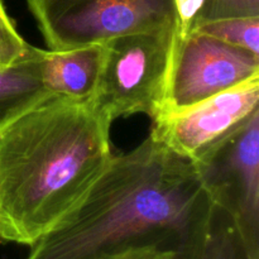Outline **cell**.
Masks as SVG:
<instances>
[{"label":"cell","instance_id":"11","mask_svg":"<svg viewBox=\"0 0 259 259\" xmlns=\"http://www.w3.org/2000/svg\"><path fill=\"white\" fill-rule=\"evenodd\" d=\"M194 30L259 56V17L210 20L195 27Z\"/></svg>","mask_w":259,"mask_h":259},{"label":"cell","instance_id":"10","mask_svg":"<svg viewBox=\"0 0 259 259\" xmlns=\"http://www.w3.org/2000/svg\"><path fill=\"white\" fill-rule=\"evenodd\" d=\"M192 259H259L248 247L233 218L211 202Z\"/></svg>","mask_w":259,"mask_h":259},{"label":"cell","instance_id":"6","mask_svg":"<svg viewBox=\"0 0 259 259\" xmlns=\"http://www.w3.org/2000/svg\"><path fill=\"white\" fill-rule=\"evenodd\" d=\"M257 76L258 55L192 30L177 40L161 115L196 105Z\"/></svg>","mask_w":259,"mask_h":259},{"label":"cell","instance_id":"16","mask_svg":"<svg viewBox=\"0 0 259 259\" xmlns=\"http://www.w3.org/2000/svg\"><path fill=\"white\" fill-rule=\"evenodd\" d=\"M0 66H3V65H0Z\"/></svg>","mask_w":259,"mask_h":259},{"label":"cell","instance_id":"4","mask_svg":"<svg viewBox=\"0 0 259 259\" xmlns=\"http://www.w3.org/2000/svg\"><path fill=\"white\" fill-rule=\"evenodd\" d=\"M50 50L105 43L119 35L171 28L174 0H27Z\"/></svg>","mask_w":259,"mask_h":259},{"label":"cell","instance_id":"12","mask_svg":"<svg viewBox=\"0 0 259 259\" xmlns=\"http://www.w3.org/2000/svg\"><path fill=\"white\" fill-rule=\"evenodd\" d=\"M235 17H259V0H205L195 27L210 20Z\"/></svg>","mask_w":259,"mask_h":259},{"label":"cell","instance_id":"1","mask_svg":"<svg viewBox=\"0 0 259 259\" xmlns=\"http://www.w3.org/2000/svg\"><path fill=\"white\" fill-rule=\"evenodd\" d=\"M211 201L190 159L149 134L114 156L80 204L27 259H110L139 249L194 258Z\"/></svg>","mask_w":259,"mask_h":259},{"label":"cell","instance_id":"5","mask_svg":"<svg viewBox=\"0 0 259 259\" xmlns=\"http://www.w3.org/2000/svg\"><path fill=\"white\" fill-rule=\"evenodd\" d=\"M192 163L210 201L233 218L259 257V110Z\"/></svg>","mask_w":259,"mask_h":259},{"label":"cell","instance_id":"2","mask_svg":"<svg viewBox=\"0 0 259 259\" xmlns=\"http://www.w3.org/2000/svg\"><path fill=\"white\" fill-rule=\"evenodd\" d=\"M111 124L52 96L0 134V244L32 247L80 204L114 157Z\"/></svg>","mask_w":259,"mask_h":259},{"label":"cell","instance_id":"7","mask_svg":"<svg viewBox=\"0 0 259 259\" xmlns=\"http://www.w3.org/2000/svg\"><path fill=\"white\" fill-rule=\"evenodd\" d=\"M259 110V76L201 103L152 120L151 136L195 161Z\"/></svg>","mask_w":259,"mask_h":259},{"label":"cell","instance_id":"14","mask_svg":"<svg viewBox=\"0 0 259 259\" xmlns=\"http://www.w3.org/2000/svg\"><path fill=\"white\" fill-rule=\"evenodd\" d=\"M205 0H174L177 15V40L194 30Z\"/></svg>","mask_w":259,"mask_h":259},{"label":"cell","instance_id":"9","mask_svg":"<svg viewBox=\"0 0 259 259\" xmlns=\"http://www.w3.org/2000/svg\"><path fill=\"white\" fill-rule=\"evenodd\" d=\"M40 48L14 63L0 66V134L19 116L52 98L40 77Z\"/></svg>","mask_w":259,"mask_h":259},{"label":"cell","instance_id":"3","mask_svg":"<svg viewBox=\"0 0 259 259\" xmlns=\"http://www.w3.org/2000/svg\"><path fill=\"white\" fill-rule=\"evenodd\" d=\"M177 48V30L131 33L105 42V58L91 104L113 123L161 115Z\"/></svg>","mask_w":259,"mask_h":259},{"label":"cell","instance_id":"13","mask_svg":"<svg viewBox=\"0 0 259 259\" xmlns=\"http://www.w3.org/2000/svg\"><path fill=\"white\" fill-rule=\"evenodd\" d=\"M30 48L32 46L23 39L0 0V65H12L24 57Z\"/></svg>","mask_w":259,"mask_h":259},{"label":"cell","instance_id":"8","mask_svg":"<svg viewBox=\"0 0 259 259\" xmlns=\"http://www.w3.org/2000/svg\"><path fill=\"white\" fill-rule=\"evenodd\" d=\"M105 58V43L71 50H43L40 77L53 96L90 101L98 88Z\"/></svg>","mask_w":259,"mask_h":259},{"label":"cell","instance_id":"15","mask_svg":"<svg viewBox=\"0 0 259 259\" xmlns=\"http://www.w3.org/2000/svg\"><path fill=\"white\" fill-rule=\"evenodd\" d=\"M110 259H182L181 255L175 252H163L158 249H139L124 253Z\"/></svg>","mask_w":259,"mask_h":259}]
</instances>
